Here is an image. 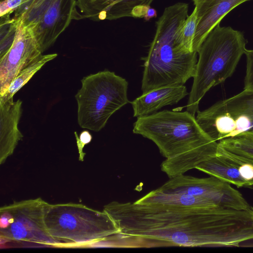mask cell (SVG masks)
<instances>
[{
    "instance_id": "obj_7",
    "label": "cell",
    "mask_w": 253,
    "mask_h": 253,
    "mask_svg": "<svg viewBox=\"0 0 253 253\" xmlns=\"http://www.w3.org/2000/svg\"><path fill=\"white\" fill-rule=\"evenodd\" d=\"M77 8V0H22L13 16L32 30L43 53L73 20L84 19Z\"/></svg>"
},
{
    "instance_id": "obj_5",
    "label": "cell",
    "mask_w": 253,
    "mask_h": 253,
    "mask_svg": "<svg viewBox=\"0 0 253 253\" xmlns=\"http://www.w3.org/2000/svg\"><path fill=\"white\" fill-rule=\"evenodd\" d=\"M50 235L61 246L89 245L119 234L112 218L83 204H50L45 217Z\"/></svg>"
},
{
    "instance_id": "obj_22",
    "label": "cell",
    "mask_w": 253,
    "mask_h": 253,
    "mask_svg": "<svg viewBox=\"0 0 253 253\" xmlns=\"http://www.w3.org/2000/svg\"><path fill=\"white\" fill-rule=\"evenodd\" d=\"M77 140V144L79 153V160L80 161H84L85 153L83 152L84 146L90 143L92 140V136L87 130L83 131L79 136L77 135L76 132H75Z\"/></svg>"
},
{
    "instance_id": "obj_17",
    "label": "cell",
    "mask_w": 253,
    "mask_h": 253,
    "mask_svg": "<svg viewBox=\"0 0 253 253\" xmlns=\"http://www.w3.org/2000/svg\"><path fill=\"white\" fill-rule=\"evenodd\" d=\"M56 53L42 54L38 59L22 69L10 84L6 91L0 96V100L12 98L13 95L47 62L54 59Z\"/></svg>"
},
{
    "instance_id": "obj_21",
    "label": "cell",
    "mask_w": 253,
    "mask_h": 253,
    "mask_svg": "<svg viewBox=\"0 0 253 253\" xmlns=\"http://www.w3.org/2000/svg\"><path fill=\"white\" fill-rule=\"evenodd\" d=\"M22 0H0V17L10 15L19 7Z\"/></svg>"
},
{
    "instance_id": "obj_14",
    "label": "cell",
    "mask_w": 253,
    "mask_h": 253,
    "mask_svg": "<svg viewBox=\"0 0 253 253\" xmlns=\"http://www.w3.org/2000/svg\"><path fill=\"white\" fill-rule=\"evenodd\" d=\"M251 0H193L197 12V25L193 51L198 53L211 31L227 13L239 5Z\"/></svg>"
},
{
    "instance_id": "obj_9",
    "label": "cell",
    "mask_w": 253,
    "mask_h": 253,
    "mask_svg": "<svg viewBox=\"0 0 253 253\" xmlns=\"http://www.w3.org/2000/svg\"><path fill=\"white\" fill-rule=\"evenodd\" d=\"M50 204L41 198L14 202L2 206L11 215V224L0 229L1 242L16 241L60 247L46 227L45 217Z\"/></svg>"
},
{
    "instance_id": "obj_18",
    "label": "cell",
    "mask_w": 253,
    "mask_h": 253,
    "mask_svg": "<svg viewBox=\"0 0 253 253\" xmlns=\"http://www.w3.org/2000/svg\"><path fill=\"white\" fill-rule=\"evenodd\" d=\"M218 146L227 152L253 160V132H246L218 142Z\"/></svg>"
},
{
    "instance_id": "obj_19",
    "label": "cell",
    "mask_w": 253,
    "mask_h": 253,
    "mask_svg": "<svg viewBox=\"0 0 253 253\" xmlns=\"http://www.w3.org/2000/svg\"><path fill=\"white\" fill-rule=\"evenodd\" d=\"M197 25V12L195 7L181 25L179 31V38L184 49L189 52L193 51V42Z\"/></svg>"
},
{
    "instance_id": "obj_8",
    "label": "cell",
    "mask_w": 253,
    "mask_h": 253,
    "mask_svg": "<svg viewBox=\"0 0 253 253\" xmlns=\"http://www.w3.org/2000/svg\"><path fill=\"white\" fill-rule=\"evenodd\" d=\"M196 114L200 127L217 142L243 132H253V91L243 90Z\"/></svg>"
},
{
    "instance_id": "obj_13",
    "label": "cell",
    "mask_w": 253,
    "mask_h": 253,
    "mask_svg": "<svg viewBox=\"0 0 253 253\" xmlns=\"http://www.w3.org/2000/svg\"><path fill=\"white\" fill-rule=\"evenodd\" d=\"M154 0H77L84 18L100 21L144 18Z\"/></svg>"
},
{
    "instance_id": "obj_15",
    "label": "cell",
    "mask_w": 253,
    "mask_h": 253,
    "mask_svg": "<svg viewBox=\"0 0 253 253\" xmlns=\"http://www.w3.org/2000/svg\"><path fill=\"white\" fill-rule=\"evenodd\" d=\"M22 101H14L13 98L7 100H0V164L12 155L23 136L19 130V123L22 113Z\"/></svg>"
},
{
    "instance_id": "obj_6",
    "label": "cell",
    "mask_w": 253,
    "mask_h": 253,
    "mask_svg": "<svg viewBox=\"0 0 253 253\" xmlns=\"http://www.w3.org/2000/svg\"><path fill=\"white\" fill-rule=\"evenodd\" d=\"M82 87L75 95L79 126L99 131L110 117L130 102L128 82L114 72L105 70L84 77Z\"/></svg>"
},
{
    "instance_id": "obj_10",
    "label": "cell",
    "mask_w": 253,
    "mask_h": 253,
    "mask_svg": "<svg viewBox=\"0 0 253 253\" xmlns=\"http://www.w3.org/2000/svg\"><path fill=\"white\" fill-rule=\"evenodd\" d=\"M158 188L164 192H181L206 198L220 208L244 210L251 207L239 191L212 176L197 178L179 175L169 178Z\"/></svg>"
},
{
    "instance_id": "obj_12",
    "label": "cell",
    "mask_w": 253,
    "mask_h": 253,
    "mask_svg": "<svg viewBox=\"0 0 253 253\" xmlns=\"http://www.w3.org/2000/svg\"><path fill=\"white\" fill-rule=\"evenodd\" d=\"M195 169L238 187L253 186V160L230 153L219 146L215 155Z\"/></svg>"
},
{
    "instance_id": "obj_16",
    "label": "cell",
    "mask_w": 253,
    "mask_h": 253,
    "mask_svg": "<svg viewBox=\"0 0 253 253\" xmlns=\"http://www.w3.org/2000/svg\"><path fill=\"white\" fill-rule=\"evenodd\" d=\"M189 94L184 85L163 86L142 93L130 102L133 117L137 118L155 113L165 106L177 103Z\"/></svg>"
},
{
    "instance_id": "obj_2",
    "label": "cell",
    "mask_w": 253,
    "mask_h": 253,
    "mask_svg": "<svg viewBox=\"0 0 253 253\" xmlns=\"http://www.w3.org/2000/svg\"><path fill=\"white\" fill-rule=\"evenodd\" d=\"M132 131L158 146L166 158L161 170L169 178L195 169L215 155L218 150V142L202 129L195 115L187 111L165 110L138 117Z\"/></svg>"
},
{
    "instance_id": "obj_1",
    "label": "cell",
    "mask_w": 253,
    "mask_h": 253,
    "mask_svg": "<svg viewBox=\"0 0 253 253\" xmlns=\"http://www.w3.org/2000/svg\"><path fill=\"white\" fill-rule=\"evenodd\" d=\"M103 211L126 248L238 247L253 239L250 209L113 201Z\"/></svg>"
},
{
    "instance_id": "obj_24",
    "label": "cell",
    "mask_w": 253,
    "mask_h": 253,
    "mask_svg": "<svg viewBox=\"0 0 253 253\" xmlns=\"http://www.w3.org/2000/svg\"><path fill=\"white\" fill-rule=\"evenodd\" d=\"M252 247H253V246H251Z\"/></svg>"
},
{
    "instance_id": "obj_3",
    "label": "cell",
    "mask_w": 253,
    "mask_h": 253,
    "mask_svg": "<svg viewBox=\"0 0 253 253\" xmlns=\"http://www.w3.org/2000/svg\"><path fill=\"white\" fill-rule=\"evenodd\" d=\"M188 12L187 3L177 2L166 7L156 22L153 40L143 58V93L163 86L183 85L193 77L198 53L187 51L179 35Z\"/></svg>"
},
{
    "instance_id": "obj_4",
    "label": "cell",
    "mask_w": 253,
    "mask_h": 253,
    "mask_svg": "<svg viewBox=\"0 0 253 253\" xmlns=\"http://www.w3.org/2000/svg\"><path fill=\"white\" fill-rule=\"evenodd\" d=\"M242 32L217 25L201 46L186 111L195 115L200 101L212 87L225 81L234 72L246 50Z\"/></svg>"
},
{
    "instance_id": "obj_23",
    "label": "cell",
    "mask_w": 253,
    "mask_h": 253,
    "mask_svg": "<svg viewBox=\"0 0 253 253\" xmlns=\"http://www.w3.org/2000/svg\"><path fill=\"white\" fill-rule=\"evenodd\" d=\"M157 16V12L156 10L152 8L151 7L149 8L145 16L144 17V19L146 21H149L150 19L152 18H155Z\"/></svg>"
},
{
    "instance_id": "obj_20",
    "label": "cell",
    "mask_w": 253,
    "mask_h": 253,
    "mask_svg": "<svg viewBox=\"0 0 253 253\" xmlns=\"http://www.w3.org/2000/svg\"><path fill=\"white\" fill-rule=\"evenodd\" d=\"M244 54L246 57V70L243 90L253 91V49H246Z\"/></svg>"
},
{
    "instance_id": "obj_11",
    "label": "cell",
    "mask_w": 253,
    "mask_h": 253,
    "mask_svg": "<svg viewBox=\"0 0 253 253\" xmlns=\"http://www.w3.org/2000/svg\"><path fill=\"white\" fill-rule=\"evenodd\" d=\"M16 18L17 23L12 42L0 57V96L6 91L20 71L42 53L32 30L21 19Z\"/></svg>"
}]
</instances>
